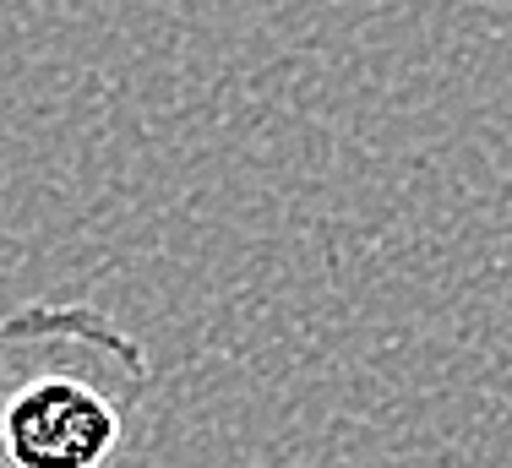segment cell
<instances>
[{"mask_svg": "<svg viewBox=\"0 0 512 468\" xmlns=\"http://www.w3.org/2000/svg\"><path fill=\"white\" fill-rule=\"evenodd\" d=\"M148 349L99 305L33 300L0 316V463L109 468L148 392Z\"/></svg>", "mask_w": 512, "mask_h": 468, "instance_id": "cell-1", "label": "cell"}, {"mask_svg": "<svg viewBox=\"0 0 512 468\" xmlns=\"http://www.w3.org/2000/svg\"><path fill=\"white\" fill-rule=\"evenodd\" d=\"M0 468H6V463H0Z\"/></svg>", "mask_w": 512, "mask_h": 468, "instance_id": "cell-2", "label": "cell"}]
</instances>
